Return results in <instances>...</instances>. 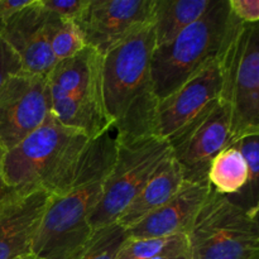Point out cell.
Listing matches in <instances>:
<instances>
[{
	"mask_svg": "<svg viewBox=\"0 0 259 259\" xmlns=\"http://www.w3.org/2000/svg\"><path fill=\"white\" fill-rule=\"evenodd\" d=\"M116 142L110 132L91 139L70 184L51 194L33 242L32 254L39 259H76L93 235L90 218L103 196L114 166Z\"/></svg>",
	"mask_w": 259,
	"mask_h": 259,
	"instance_id": "cell-1",
	"label": "cell"
},
{
	"mask_svg": "<svg viewBox=\"0 0 259 259\" xmlns=\"http://www.w3.org/2000/svg\"><path fill=\"white\" fill-rule=\"evenodd\" d=\"M153 25L132 33L103 56V99L118 144L158 136V98L151 75Z\"/></svg>",
	"mask_w": 259,
	"mask_h": 259,
	"instance_id": "cell-2",
	"label": "cell"
},
{
	"mask_svg": "<svg viewBox=\"0 0 259 259\" xmlns=\"http://www.w3.org/2000/svg\"><path fill=\"white\" fill-rule=\"evenodd\" d=\"M89 139L50 114L45 123L4 153L2 175L17 192L42 189L57 194L72 181Z\"/></svg>",
	"mask_w": 259,
	"mask_h": 259,
	"instance_id": "cell-3",
	"label": "cell"
},
{
	"mask_svg": "<svg viewBox=\"0 0 259 259\" xmlns=\"http://www.w3.org/2000/svg\"><path fill=\"white\" fill-rule=\"evenodd\" d=\"M51 114L62 125L95 139L110 132L103 99V56L91 47L60 61L47 75Z\"/></svg>",
	"mask_w": 259,
	"mask_h": 259,
	"instance_id": "cell-4",
	"label": "cell"
},
{
	"mask_svg": "<svg viewBox=\"0 0 259 259\" xmlns=\"http://www.w3.org/2000/svg\"><path fill=\"white\" fill-rule=\"evenodd\" d=\"M217 60L222 75L220 100L230 109L234 144L259 134V23H242L230 12Z\"/></svg>",
	"mask_w": 259,
	"mask_h": 259,
	"instance_id": "cell-5",
	"label": "cell"
},
{
	"mask_svg": "<svg viewBox=\"0 0 259 259\" xmlns=\"http://www.w3.org/2000/svg\"><path fill=\"white\" fill-rule=\"evenodd\" d=\"M230 20L228 0H212L201 18L164 45L154 47L151 75L162 100L201 68L217 60Z\"/></svg>",
	"mask_w": 259,
	"mask_h": 259,
	"instance_id": "cell-6",
	"label": "cell"
},
{
	"mask_svg": "<svg viewBox=\"0 0 259 259\" xmlns=\"http://www.w3.org/2000/svg\"><path fill=\"white\" fill-rule=\"evenodd\" d=\"M186 237L190 259H259L258 217L212 187Z\"/></svg>",
	"mask_w": 259,
	"mask_h": 259,
	"instance_id": "cell-7",
	"label": "cell"
},
{
	"mask_svg": "<svg viewBox=\"0 0 259 259\" xmlns=\"http://www.w3.org/2000/svg\"><path fill=\"white\" fill-rule=\"evenodd\" d=\"M169 156L168 141L158 136L129 144L116 143L115 162L104 185L100 202L90 218L93 233L116 223Z\"/></svg>",
	"mask_w": 259,
	"mask_h": 259,
	"instance_id": "cell-8",
	"label": "cell"
},
{
	"mask_svg": "<svg viewBox=\"0 0 259 259\" xmlns=\"http://www.w3.org/2000/svg\"><path fill=\"white\" fill-rule=\"evenodd\" d=\"M167 141L184 181L207 184L214 157L233 144L229 106L220 99L214 101Z\"/></svg>",
	"mask_w": 259,
	"mask_h": 259,
	"instance_id": "cell-9",
	"label": "cell"
},
{
	"mask_svg": "<svg viewBox=\"0 0 259 259\" xmlns=\"http://www.w3.org/2000/svg\"><path fill=\"white\" fill-rule=\"evenodd\" d=\"M50 114L47 77L25 71L10 76L0 88V147L5 152L14 148Z\"/></svg>",
	"mask_w": 259,
	"mask_h": 259,
	"instance_id": "cell-10",
	"label": "cell"
},
{
	"mask_svg": "<svg viewBox=\"0 0 259 259\" xmlns=\"http://www.w3.org/2000/svg\"><path fill=\"white\" fill-rule=\"evenodd\" d=\"M154 0H89L75 20L83 42L105 56L132 33L152 24Z\"/></svg>",
	"mask_w": 259,
	"mask_h": 259,
	"instance_id": "cell-11",
	"label": "cell"
},
{
	"mask_svg": "<svg viewBox=\"0 0 259 259\" xmlns=\"http://www.w3.org/2000/svg\"><path fill=\"white\" fill-rule=\"evenodd\" d=\"M222 75L218 60L195 73L179 89L158 101V134L167 139L199 115L206 106L219 100Z\"/></svg>",
	"mask_w": 259,
	"mask_h": 259,
	"instance_id": "cell-12",
	"label": "cell"
},
{
	"mask_svg": "<svg viewBox=\"0 0 259 259\" xmlns=\"http://www.w3.org/2000/svg\"><path fill=\"white\" fill-rule=\"evenodd\" d=\"M51 194L35 189L17 192L0 201V259L32 254L33 242L47 209Z\"/></svg>",
	"mask_w": 259,
	"mask_h": 259,
	"instance_id": "cell-13",
	"label": "cell"
},
{
	"mask_svg": "<svg viewBox=\"0 0 259 259\" xmlns=\"http://www.w3.org/2000/svg\"><path fill=\"white\" fill-rule=\"evenodd\" d=\"M46 19L47 12L39 0H32L0 29V35L20 58L23 71L42 77H47L56 65L48 42Z\"/></svg>",
	"mask_w": 259,
	"mask_h": 259,
	"instance_id": "cell-14",
	"label": "cell"
},
{
	"mask_svg": "<svg viewBox=\"0 0 259 259\" xmlns=\"http://www.w3.org/2000/svg\"><path fill=\"white\" fill-rule=\"evenodd\" d=\"M210 190L209 182L190 184L184 181L179 191L166 204L125 230L126 237L144 239L186 234Z\"/></svg>",
	"mask_w": 259,
	"mask_h": 259,
	"instance_id": "cell-15",
	"label": "cell"
},
{
	"mask_svg": "<svg viewBox=\"0 0 259 259\" xmlns=\"http://www.w3.org/2000/svg\"><path fill=\"white\" fill-rule=\"evenodd\" d=\"M182 184L184 177L181 168L171 153L137 195L136 199L124 210L116 223L125 230L134 227L151 212L166 204L179 191Z\"/></svg>",
	"mask_w": 259,
	"mask_h": 259,
	"instance_id": "cell-16",
	"label": "cell"
},
{
	"mask_svg": "<svg viewBox=\"0 0 259 259\" xmlns=\"http://www.w3.org/2000/svg\"><path fill=\"white\" fill-rule=\"evenodd\" d=\"M212 0H154L152 25L157 46L174 39L204 15Z\"/></svg>",
	"mask_w": 259,
	"mask_h": 259,
	"instance_id": "cell-17",
	"label": "cell"
},
{
	"mask_svg": "<svg viewBox=\"0 0 259 259\" xmlns=\"http://www.w3.org/2000/svg\"><path fill=\"white\" fill-rule=\"evenodd\" d=\"M207 181L219 195H237L248 181V167L242 153L233 146L219 152L210 163Z\"/></svg>",
	"mask_w": 259,
	"mask_h": 259,
	"instance_id": "cell-18",
	"label": "cell"
},
{
	"mask_svg": "<svg viewBox=\"0 0 259 259\" xmlns=\"http://www.w3.org/2000/svg\"><path fill=\"white\" fill-rule=\"evenodd\" d=\"M259 134L248 136L235 142L233 147L242 153L248 167V181L237 195L227 197L233 204L258 217V176H259Z\"/></svg>",
	"mask_w": 259,
	"mask_h": 259,
	"instance_id": "cell-19",
	"label": "cell"
},
{
	"mask_svg": "<svg viewBox=\"0 0 259 259\" xmlns=\"http://www.w3.org/2000/svg\"><path fill=\"white\" fill-rule=\"evenodd\" d=\"M187 252L189 242L186 234L144 239L126 237L121 247L119 248L115 259H153L159 255Z\"/></svg>",
	"mask_w": 259,
	"mask_h": 259,
	"instance_id": "cell-20",
	"label": "cell"
},
{
	"mask_svg": "<svg viewBox=\"0 0 259 259\" xmlns=\"http://www.w3.org/2000/svg\"><path fill=\"white\" fill-rule=\"evenodd\" d=\"M46 28H47L51 52L56 63L72 57L86 47L80 29L72 20L62 19L47 12Z\"/></svg>",
	"mask_w": 259,
	"mask_h": 259,
	"instance_id": "cell-21",
	"label": "cell"
},
{
	"mask_svg": "<svg viewBox=\"0 0 259 259\" xmlns=\"http://www.w3.org/2000/svg\"><path fill=\"white\" fill-rule=\"evenodd\" d=\"M126 239V232L118 223L95 230L76 259H115L119 248Z\"/></svg>",
	"mask_w": 259,
	"mask_h": 259,
	"instance_id": "cell-22",
	"label": "cell"
},
{
	"mask_svg": "<svg viewBox=\"0 0 259 259\" xmlns=\"http://www.w3.org/2000/svg\"><path fill=\"white\" fill-rule=\"evenodd\" d=\"M39 2L47 12L72 22H75L82 14L89 4V0H39Z\"/></svg>",
	"mask_w": 259,
	"mask_h": 259,
	"instance_id": "cell-23",
	"label": "cell"
},
{
	"mask_svg": "<svg viewBox=\"0 0 259 259\" xmlns=\"http://www.w3.org/2000/svg\"><path fill=\"white\" fill-rule=\"evenodd\" d=\"M23 71L22 62L9 43L0 35V88L15 73Z\"/></svg>",
	"mask_w": 259,
	"mask_h": 259,
	"instance_id": "cell-24",
	"label": "cell"
},
{
	"mask_svg": "<svg viewBox=\"0 0 259 259\" xmlns=\"http://www.w3.org/2000/svg\"><path fill=\"white\" fill-rule=\"evenodd\" d=\"M230 12L237 19L247 24L259 23L258 0H228Z\"/></svg>",
	"mask_w": 259,
	"mask_h": 259,
	"instance_id": "cell-25",
	"label": "cell"
},
{
	"mask_svg": "<svg viewBox=\"0 0 259 259\" xmlns=\"http://www.w3.org/2000/svg\"><path fill=\"white\" fill-rule=\"evenodd\" d=\"M32 0H0V29L5 25V23L14 14H17L20 9L27 7Z\"/></svg>",
	"mask_w": 259,
	"mask_h": 259,
	"instance_id": "cell-26",
	"label": "cell"
},
{
	"mask_svg": "<svg viewBox=\"0 0 259 259\" xmlns=\"http://www.w3.org/2000/svg\"><path fill=\"white\" fill-rule=\"evenodd\" d=\"M5 151L0 147V201L3 200L8 199L10 195L14 194V190L10 189L7 184H5L4 179H3V175H2V162H3V157H4Z\"/></svg>",
	"mask_w": 259,
	"mask_h": 259,
	"instance_id": "cell-27",
	"label": "cell"
},
{
	"mask_svg": "<svg viewBox=\"0 0 259 259\" xmlns=\"http://www.w3.org/2000/svg\"><path fill=\"white\" fill-rule=\"evenodd\" d=\"M153 259H190L189 252L187 253H176V254H166V255H159Z\"/></svg>",
	"mask_w": 259,
	"mask_h": 259,
	"instance_id": "cell-28",
	"label": "cell"
},
{
	"mask_svg": "<svg viewBox=\"0 0 259 259\" xmlns=\"http://www.w3.org/2000/svg\"><path fill=\"white\" fill-rule=\"evenodd\" d=\"M17 259H39V258L35 257L34 254H28V255H23V257L17 258Z\"/></svg>",
	"mask_w": 259,
	"mask_h": 259,
	"instance_id": "cell-29",
	"label": "cell"
}]
</instances>
